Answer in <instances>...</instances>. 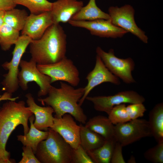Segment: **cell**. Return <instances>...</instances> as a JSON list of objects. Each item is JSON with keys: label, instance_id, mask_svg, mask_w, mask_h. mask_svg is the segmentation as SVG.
Masks as SVG:
<instances>
[{"label": "cell", "instance_id": "6", "mask_svg": "<svg viewBox=\"0 0 163 163\" xmlns=\"http://www.w3.org/2000/svg\"><path fill=\"white\" fill-rule=\"evenodd\" d=\"M96 51L97 55L100 57L106 67L113 74L126 84L135 82L132 73L135 66L132 58H119L115 56L114 50L112 49L107 52L97 46Z\"/></svg>", "mask_w": 163, "mask_h": 163}, {"label": "cell", "instance_id": "32", "mask_svg": "<svg viewBox=\"0 0 163 163\" xmlns=\"http://www.w3.org/2000/svg\"><path fill=\"white\" fill-rule=\"evenodd\" d=\"M123 147L121 144L117 141L113 151L110 163H125L122 154V149Z\"/></svg>", "mask_w": 163, "mask_h": 163}, {"label": "cell", "instance_id": "16", "mask_svg": "<svg viewBox=\"0 0 163 163\" xmlns=\"http://www.w3.org/2000/svg\"><path fill=\"white\" fill-rule=\"evenodd\" d=\"M83 6V2L78 0H57L52 2L50 12L53 23L68 22Z\"/></svg>", "mask_w": 163, "mask_h": 163}, {"label": "cell", "instance_id": "35", "mask_svg": "<svg viewBox=\"0 0 163 163\" xmlns=\"http://www.w3.org/2000/svg\"><path fill=\"white\" fill-rule=\"evenodd\" d=\"M5 11H0V33L2 25L4 23L3 18Z\"/></svg>", "mask_w": 163, "mask_h": 163}, {"label": "cell", "instance_id": "23", "mask_svg": "<svg viewBox=\"0 0 163 163\" xmlns=\"http://www.w3.org/2000/svg\"><path fill=\"white\" fill-rule=\"evenodd\" d=\"M117 142L115 136L105 140L103 144L96 149L87 152L94 163H109L115 144Z\"/></svg>", "mask_w": 163, "mask_h": 163}, {"label": "cell", "instance_id": "36", "mask_svg": "<svg viewBox=\"0 0 163 163\" xmlns=\"http://www.w3.org/2000/svg\"><path fill=\"white\" fill-rule=\"evenodd\" d=\"M128 163H135L136 161L135 157L133 155H131L127 161Z\"/></svg>", "mask_w": 163, "mask_h": 163}, {"label": "cell", "instance_id": "4", "mask_svg": "<svg viewBox=\"0 0 163 163\" xmlns=\"http://www.w3.org/2000/svg\"><path fill=\"white\" fill-rule=\"evenodd\" d=\"M48 131L37 146V158L40 163H72L73 149L58 133L50 128Z\"/></svg>", "mask_w": 163, "mask_h": 163}, {"label": "cell", "instance_id": "19", "mask_svg": "<svg viewBox=\"0 0 163 163\" xmlns=\"http://www.w3.org/2000/svg\"><path fill=\"white\" fill-rule=\"evenodd\" d=\"M34 116L33 115L29 119L30 123V128L28 132L25 135L17 136V139L21 142L24 146L31 147L35 154L37 146L39 143L46 139L49 132L40 130L36 128L34 125Z\"/></svg>", "mask_w": 163, "mask_h": 163}, {"label": "cell", "instance_id": "30", "mask_svg": "<svg viewBox=\"0 0 163 163\" xmlns=\"http://www.w3.org/2000/svg\"><path fill=\"white\" fill-rule=\"evenodd\" d=\"M127 113L131 120L142 117L146 109L143 103L130 104L126 106Z\"/></svg>", "mask_w": 163, "mask_h": 163}, {"label": "cell", "instance_id": "13", "mask_svg": "<svg viewBox=\"0 0 163 163\" xmlns=\"http://www.w3.org/2000/svg\"><path fill=\"white\" fill-rule=\"evenodd\" d=\"M88 84L84 87V93L78 102L81 106L90 91L95 87L104 82H110L118 85L119 78L111 72L106 67L100 57L97 55L94 67L87 75Z\"/></svg>", "mask_w": 163, "mask_h": 163}, {"label": "cell", "instance_id": "34", "mask_svg": "<svg viewBox=\"0 0 163 163\" xmlns=\"http://www.w3.org/2000/svg\"><path fill=\"white\" fill-rule=\"evenodd\" d=\"M12 95V94L5 91L0 97V102L1 101L4 100L16 101V100L19 98L18 97H13Z\"/></svg>", "mask_w": 163, "mask_h": 163}, {"label": "cell", "instance_id": "22", "mask_svg": "<svg viewBox=\"0 0 163 163\" xmlns=\"http://www.w3.org/2000/svg\"><path fill=\"white\" fill-rule=\"evenodd\" d=\"M80 126V145L87 152L99 148L105 139L101 135L82 124Z\"/></svg>", "mask_w": 163, "mask_h": 163}, {"label": "cell", "instance_id": "27", "mask_svg": "<svg viewBox=\"0 0 163 163\" xmlns=\"http://www.w3.org/2000/svg\"><path fill=\"white\" fill-rule=\"evenodd\" d=\"M125 104L114 107L108 115V118L114 125L129 121L130 120L126 111Z\"/></svg>", "mask_w": 163, "mask_h": 163}, {"label": "cell", "instance_id": "10", "mask_svg": "<svg viewBox=\"0 0 163 163\" xmlns=\"http://www.w3.org/2000/svg\"><path fill=\"white\" fill-rule=\"evenodd\" d=\"M108 14L114 25L133 34L144 43H148V37L135 22V10L131 5L126 4L120 7L110 6Z\"/></svg>", "mask_w": 163, "mask_h": 163}, {"label": "cell", "instance_id": "11", "mask_svg": "<svg viewBox=\"0 0 163 163\" xmlns=\"http://www.w3.org/2000/svg\"><path fill=\"white\" fill-rule=\"evenodd\" d=\"M86 99L93 104L96 110L105 112L108 115L116 106L126 103H143L145 101L143 96L133 90L120 91L113 95L88 96Z\"/></svg>", "mask_w": 163, "mask_h": 163}, {"label": "cell", "instance_id": "31", "mask_svg": "<svg viewBox=\"0 0 163 163\" xmlns=\"http://www.w3.org/2000/svg\"><path fill=\"white\" fill-rule=\"evenodd\" d=\"M22 149V157L19 163H40L31 147L24 146Z\"/></svg>", "mask_w": 163, "mask_h": 163}, {"label": "cell", "instance_id": "21", "mask_svg": "<svg viewBox=\"0 0 163 163\" xmlns=\"http://www.w3.org/2000/svg\"><path fill=\"white\" fill-rule=\"evenodd\" d=\"M98 19L110 20L108 14L103 11L97 6L96 0H89L88 4L83 6L71 20L91 21Z\"/></svg>", "mask_w": 163, "mask_h": 163}, {"label": "cell", "instance_id": "5", "mask_svg": "<svg viewBox=\"0 0 163 163\" xmlns=\"http://www.w3.org/2000/svg\"><path fill=\"white\" fill-rule=\"evenodd\" d=\"M32 40L26 35L20 36L14 44L11 59L2 65L4 69L8 71L7 73L3 75L4 78L1 82L2 90L12 94L18 89L19 86L18 75L20 63L22 56Z\"/></svg>", "mask_w": 163, "mask_h": 163}, {"label": "cell", "instance_id": "29", "mask_svg": "<svg viewBox=\"0 0 163 163\" xmlns=\"http://www.w3.org/2000/svg\"><path fill=\"white\" fill-rule=\"evenodd\" d=\"M72 163H94L87 152L80 144L73 149Z\"/></svg>", "mask_w": 163, "mask_h": 163}, {"label": "cell", "instance_id": "26", "mask_svg": "<svg viewBox=\"0 0 163 163\" xmlns=\"http://www.w3.org/2000/svg\"><path fill=\"white\" fill-rule=\"evenodd\" d=\"M16 5L24 6L29 10L31 14H38L50 11L52 2L47 0H14Z\"/></svg>", "mask_w": 163, "mask_h": 163}, {"label": "cell", "instance_id": "28", "mask_svg": "<svg viewBox=\"0 0 163 163\" xmlns=\"http://www.w3.org/2000/svg\"><path fill=\"white\" fill-rule=\"evenodd\" d=\"M144 158L154 163H163V142L157 143L155 146L147 150L144 154Z\"/></svg>", "mask_w": 163, "mask_h": 163}, {"label": "cell", "instance_id": "9", "mask_svg": "<svg viewBox=\"0 0 163 163\" xmlns=\"http://www.w3.org/2000/svg\"><path fill=\"white\" fill-rule=\"evenodd\" d=\"M114 134L117 141L123 147L142 138L152 136L148 121L138 118L115 125Z\"/></svg>", "mask_w": 163, "mask_h": 163}, {"label": "cell", "instance_id": "12", "mask_svg": "<svg viewBox=\"0 0 163 163\" xmlns=\"http://www.w3.org/2000/svg\"><path fill=\"white\" fill-rule=\"evenodd\" d=\"M72 26L88 30L91 34L101 37H121L128 33L113 24L110 20L98 19L91 21L70 20Z\"/></svg>", "mask_w": 163, "mask_h": 163}, {"label": "cell", "instance_id": "14", "mask_svg": "<svg viewBox=\"0 0 163 163\" xmlns=\"http://www.w3.org/2000/svg\"><path fill=\"white\" fill-rule=\"evenodd\" d=\"M50 128L58 133L73 149L80 145V126L70 114H65L60 118L55 116L53 124Z\"/></svg>", "mask_w": 163, "mask_h": 163}, {"label": "cell", "instance_id": "8", "mask_svg": "<svg viewBox=\"0 0 163 163\" xmlns=\"http://www.w3.org/2000/svg\"><path fill=\"white\" fill-rule=\"evenodd\" d=\"M37 64L31 58L29 61L21 59L20 64L21 70L19 72L18 78L19 87L24 91L28 89L29 82H35L39 87L37 95L40 97L48 94L52 85L50 77L40 72Z\"/></svg>", "mask_w": 163, "mask_h": 163}, {"label": "cell", "instance_id": "7", "mask_svg": "<svg viewBox=\"0 0 163 163\" xmlns=\"http://www.w3.org/2000/svg\"><path fill=\"white\" fill-rule=\"evenodd\" d=\"M37 67L41 73L50 77L51 83L61 81L67 82L72 86L75 87L80 82L78 69L72 61L66 57L54 63L37 64Z\"/></svg>", "mask_w": 163, "mask_h": 163}, {"label": "cell", "instance_id": "25", "mask_svg": "<svg viewBox=\"0 0 163 163\" xmlns=\"http://www.w3.org/2000/svg\"><path fill=\"white\" fill-rule=\"evenodd\" d=\"M19 31L4 22L0 33V45L4 51L10 49L20 37Z\"/></svg>", "mask_w": 163, "mask_h": 163}, {"label": "cell", "instance_id": "33", "mask_svg": "<svg viewBox=\"0 0 163 163\" xmlns=\"http://www.w3.org/2000/svg\"><path fill=\"white\" fill-rule=\"evenodd\" d=\"M16 5L14 0H0V11H6L15 8Z\"/></svg>", "mask_w": 163, "mask_h": 163}, {"label": "cell", "instance_id": "17", "mask_svg": "<svg viewBox=\"0 0 163 163\" xmlns=\"http://www.w3.org/2000/svg\"><path fill=\"white\" fill-rule=\"evenodd\" d=\"M25 96L27 98L26 103L28 108L35 117L34 126L40 130L48 131L53 123V109L49 106L43 107L37 104L30 93L27 94Z\"/></svg>", "mask_w": 163, "mask_h": 163}, {"label": "cell", "instance_id": "2", "mask_svg": "<svg viewBox=\"0 0 163 163\" xmlns=\"http://www.w3.org/2000/svg\"><path fill=\"white\" fill-rule=\"evenodd\" d=\"M60 87L53 86L50 88L48 96L38 100L42 104H45L51 107L56 114L55 117L60 118L65 114L71 115L77 121L85 124L87 116L78 104L84 93V88L75 89L74 87L62 82Z\"/></svg>", "mask_w": 163, "mask_h": 163}, {"label": "cell", "instance_id": "1", "mask_svg": "<svg viewBox=\"0 0 163 163\" xmlns=\"http://www.w3.org/2000/svg\"><path fill=\"white\" fill-rule=\"evenodd\" d=\"M66 35L59 24L49 27L39 39L29 44L31 58L39 65L57 62L66 57Z\"/></svg>", "mask_w": 163, "mask_h": 163}, {"label": "cell", "instance_id": "24", "mask_svg": "<svg viewBox=\"0 0 163 163\" xmlns=\"http://www.w3.org/2000/svg\"><path fill=\"white\" fill-rule=\"evenodd\" d=\"M28 16L25 10L14 8L5 11L4 22L20 31L23 29Z\"/></svg>", "mask_w": 163, "mask_h": 163}, {"label": "cell", "instance_id": "18", "mask_svg": "<svg viewBox=\"0 0 163 163\" xmlns=\"http://www.w3.org/2000/svg\"><path fill=\"white\" fill-rule=\"evenodd\" d=\"M85 126L102 136L105 140L115 136L114 126L108 117L102 115L95 116L86 122Z\"/></svg>", "mask_w": 163, "mask_h": 163}, {"label": "cell", "instance_id": "3", "mask_svg": "<svg viewBox=\"0 0 163 163\" xmlns=\"http://www.w3.org/2000/svg\"><path fill=\"white\" fill-rule=\"evenodd\" d=\"M33 115L23 101L18 102L8 100L0 108V163H13L10 153L6 149L8 139L12 132L19 125L24 128V135L29 131V117Z\"/></svg>", "mask_w": 163, "mask_h": 163}, {"label": "cell", "instance_id": "20", "mask_svg": "<svg viewBox=\"0 0 163 163\" xmlns=\"http://www.w3.org/2000/svg\"><path fill=\"white\" fill-rule=\"evenodd\" d=\"M152 136L157 143L163 142V104H157L150 111L148 121Z\"/></svg>", "mask_w": 163, "mask_h": 163}, {"label": "cell", "instance_id": "15", "mask_svg": "<svg viewBox=\"0 0 163 163\" xmlns=\"http://www.w3.org/2000/svg\"><path fill=\"white\" fill-rule=\"evenodd\" d=\"M53 24L50 11L37 14H30L27 17L21 35H26L33 40L39 39Z\"/></svg>", "mask_w": 163, "mask_h": 163}]
</instances>
